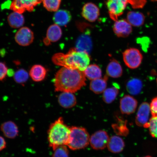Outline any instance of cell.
<instances>
[{
	"instance_id": "6da1fadb",
	"label": "cell",
	"mask_w": 157,
	"mask_h": 157,
	"mask_svg": "<svg viewBox=\"0 0 157 157\" xmlns=\"http://www.w3.org/2000/svg\"><path fill=\"white\" fill-rule=\"evenodd\" d=\"M86 78L83 71L63 67L55 75V91L75 93L86 85Z\"/></svg>"
},
{
	"instance_id": "7a4b0ae2",
	"label": "cell",
	"mask_w": 157,
	"mask_h": 157,
	"mask_svg": "<svg viewBox=\"0 0 157 157\" xmlns=\"http://www.w3.org/2000/svg\"><path fill=\"white\" fill-rule=\"evenodd\" d=\"M52 60L56 65L83 72L89 65L91 58L87 52L78 51L75 48L71 49L66 54H55Z\"/></svg>"
},
{
	"instance_id": "3957f363",
	"label": "cell",
	"mask_w": 157,
	"mask_h": 157,
	"mask_svg": "<svg viewBox=\"0 0 157 157\" xmlns=\"http://www.w3.org/2000/svg\"><path fill=\"white\" fill-rule=\"evenodd\" d=\"M71 132V127L65 123L60 117L50 125L48 131L49 146L54 150L57 147L67 145Z\"/></svg>"
},
{
	"instance_id": "277c9868",
	"label": "cell",
	"mask_w": 157,
	"mask_h": 157,
	"mask_svg": "<svg viewBox=\"0 0 157 157\" xmlns=\"http://www.w3.org/2000/svg\"><path fill=\"white\" fill-rule=\"evenodd\" d=\"M90 136L86 129L80 127H71V132L67 146L72 150L85 148L90 143Z\"/></svg>"
},
{
	"instance_id": "5b68a950",
	"label": "cell",
	"mask_w": 157,
	"mask_h": 157,
	"mask_svg": "<svg viewBox=\"0 0 157 157\" xmlns=\"http://www.w3.org/2000/svg\"><path fill=\"white\" fill-rule=\"evenodd\" d=\"M124 62L129 68L134 69L140 65L142 61L143 57L138 49L130 48L127 49L123 52Z\"/></svg>"
},
{
	"instance_id": "8992f818",
	"label": "cell",
	"mask_w": 157,
	"mask_h": 157,
	"mask_svg": "<svg viewBox=\"0 0 157 157\" xmlns=\"http://www.w3.org/2000/svg\"><path fill=\"white\" fill-rule=\"evenodd\" d=\"M42 2V0H13L10 9L13 11L23 14L25 12H32L35 7Z\"/></svg>"
},
{
	"instance_id": "52a82bcc",
	"label": "cell",
	"mask_w": 157,
	"mask_h": 157,
	"mask_svg": "<svg viewBox=\"0 0 157 157\" xmlns=\"http://www.w3.org/2000/svg\"><path fill=\"white\" fill-rule=\"evenodd\" d=\"M128 3V0H107L106 5L110 18L114 21H117L123 14Z\"/></svg>"
},
{
	"instance_id": "ba28073f",
	"label": "cell",
	"mask_w": 157,
	"mask_h": 157,
	"mask_svg": "<svg viewBox=\"0 0 157 157\" xmlns=\"http://www.w3.org/2000/svg\"><path fill=\"white\" fill-rule=\"evenodd\" d=\"M109 137L108 133L104 130L96 131L90 137V143L94 150H102L107 147Z\"/></svg>"
},
{
	"instance_id": "9c48e42d",
	"label": "cell",
	"mask_w": 157,
	"mask_h": 157,
	"mask_svg": "<svg viewBox=\"0 0 157 157\" xmlns=\"http://www.w3.org/2000/svg\"><path fill=\"white\" fill-rule=\"evenodd\" d=\"M34 33L28 27H23L16 33L15 40L17 44L23 47L28 46L34 42Z\"/></svg>"
},
{
	"instance_id": "30bf717a",
	"label": "cell",
	"mask_w": 157,
	"mask_h": 157,
	"mask_svg": "<svg viewBox=\"0 0 157 157\" xmlns=\"http://www.w3.org/2000/svg\"><path fill=\"white\" fill-rule=\"evenodd\" d=\"M150 112V105L148 103L144 102L141 104L135 119V123L137 126L148 128Z\"/></svg>"
},
{
	"instance_id": "8fae6325",
	"label": "cell",
	"mask_w": 157,
	"mask_h": 157,
	"mask_svg": "<svg viewBox=\"0 0 157 157\" xmlns=\"http://www.w3.org/2000/svg\"><path fill=\"white\" fill-rule=\"evenodd\" d=\"M137 101L134 98L129 95L123 97L120 102V109L123 114L130 115L136 111Z\"/></svg>"
},
{
	"instance_id": "7c38bea8",
	"label": "cell",
	"mask_w": 157,
	"mask_h": 157,
	"mask_svg": "<svg viewBox=\"0 0 157 157\" xmlns=\"http://www.w3.org/2000/svg\"><path fill=\"white\" fill-rule=\"evenodd\" d=\"M113 31L117 36L126 38L132 32V25L126 20H117L114 24Z\"/></svg>"
},
{
	"instance_id": "4fadbf2b",
	"label": "cell",
	"mask_w": 157,
	"mask_h": 157,
	"mask_svg": "<svg viewBox=\"0 0 157 157\" xmlns=\"http://www.w3.org/2000/svg\"><path fill=\"white\" fill-rule=\"evenodd\" d=\"M99 15V8L93 3L90 2L86 3L82 8V17L90 22H93L97 20Z\"/></svg>"
},
{
	"instance_id": "5bb4252c",
	"label": "cell",
	"mask_w": 157,
	"mask_h": 157,
	"mask_svg": "<svg viewBox=\"0 0 157 157\" xmlns=\"http://www.w3.org/2000/svg\"><path fill=\"white\" fill-rule=\"evenodd\" d=\"M62 31L59 25L54 24L48 27L47 31L46 37L44 40V44L48 46L52 43L57 42L61 38Z\"/></svg>"
},
{
	"instance_id": "9a60e30c",
	"label": "cell",
	"mask_w": 157,
	"mask_h": 157,
	"mask_svg": "<svg viewBox=\"0 0 157 157\" xmlns=\"http://www.w3.org/2000/svg\"><path fill=\"white\" fill-rule=\"evenodd\" d=\"M59 104L65 109H70L75 106L77 103L76 98L72 93L62 92L58 98Z\"/></svg>"
},
{
	"instance_id": "2e32d148",
	"label": "cell",
	"mask_w": 157,
	"mask_h": 157,
	"mask_svg": "<svg viewBox=\"0 0 157 157\" xmlns=\"http://www.w3.org/2000/svg\"><path fill=\"white\" fill-rule=\"evenodd\" d=\"M125 147V143L121 137L114 135L109 138L107 145L110 152L117 154L122 151Z\"/></svg>"
},
{
	"instance_id": "e0dca14e",
	"label": "cell",
	"mask_w": 157,
	"mask_h": 157,
	"mask_svg": "<svg viewBox=\"0 0 157 157\" xmlns=\"http://www.w3.org/2000/svg\"><path fill=\"white\" fill-rule=\"evenodd\" d=\"M1 129L5 136L8 138L14 139L18 135V128L12 121H7L3 123L1 125Z\"/></svg>"
},
{
	"instance_id": "ac0fdd59",
	"label": "cell",
	"mask_w": 157,
	"mask_h": 157,
	"mask_svg": "<svg viewBox=\"0 0 157 157\" xmlns=\"http://www.w3.org/2000/svg\"><path fill=\"white\" fill-rule=\"evenodd\" d=\"M71 18V15L69 11L66 10H60L55 13L53 20L55 24L63 26L67 25Z\"/></svg>"
},
{
	"instance_id": "d6986e66",
	"label": "cell",
	"mask_w": 157,
	"mask_h": 157,
	"mask_svg": "<svg viewBox=\"0 0 157 157\" xmlns=\"http://www.w3.org/2000/svg\"><path fill=\"white\" fill-rule=\"evenodd\" d=\"M47 70L44 66L40 64H35L30 69L29 75L33 81L40 82L46 78Z\"/></svg>"
},
{
	"instance_id": "ffe728a7",
	"label": "cell",
	"mask_w": 157,
	"mask_h": 157,
	"mask_svg": "<svg viewBox=\"0 0 157 157\" xmlns=\"http://www.w3.org/2000/svg\"><path fill=\"white\" fill-rule=\"evenodd\" d=\"M108 77L107 75H105L103 78L91 80L90 85V90L96 94L103 93L106 89Z\"/></svg>"
},
{
	"instance_id": "44dd1931",
	"label": "cell",
	"mask_w": 157,
	"mask_h": 157,
	"mask_svg": "<svg viewBox=\"0 0 157 157\" xmlns=\"http://www.w3.org/2000/svg\"><path fill=\"white\" fill-rule=\"evenodd\" d=\"M106 74L108 76L115 78L120 77L122 75V68L117 61L115 59L111 60L107 66Z\"/></svg>"
},
{
	"instance_id": "7402d4cb",
	"label": "cell",
	"mask_w": 157,
	"mask_h": 157,
	"mask_svg": "<svg viewBox=\"0 0 157 157\" xmlns=\"http://www.w3.org/2000/svg\"><path fill=\"white\" fill-rule=\"evenodd\" d=\"M7 21L12 28L17 29L23 26L25 22V19L22 14L13 11L8 16Z\"/></svg>"
},
{
	"instance_id": "603a6c76",
	"label": "cell",
	"mask_w": 157,
	"mask_h": 157,
	"mask_svg": "<svg viewBox=\"0 0 157 157\" xmlns=\"http://www.w3.org/2000/svg\"><path fill=\"white\" fill-rule=\"evenodd\" d=\"M127 21L132 26L140 27L144 24L145 17L142 13L129 11L127 16Z\"/></svg>"
},
{
	"instance_id": "cb8c5ba5",
	"label": "cell",
	"mask_w": 157,
	"mask_h": 157,
	"mask_svg": "<svg viewBox=\"0 0 157 157\" xmlns=\"http://www.w3.org/2000/svg\"><path fill=\"white\" fill-rule=\"evenodd\" d=\"M83 72L86 77L91 80L101 77V69L96 64L89 65Z\"/></svg>"
},
{
	"instance_id": "d4e9b609",
	"label": "cell",
	"mask_w": 157,
	"mask_h": 157,
	"mask_svg": "<svg viewBox=\"0 0 157 157\" xmlns=\"http://www.w3.org/2000/svg\"><path fill=\"white\" fill-rule=\"evenodd\" d=\"M128 92L132 95H137L140 93L143 88L142 81L137 78H133L129 80L126 84Z\"/></svg>"
},
{
	"instance_id": "484cf974",
	"label": "cell",
	"mask_w": 157,
	"mask_h": 157,
	"mask_svg": "<svg viewBox=\"0 0 157 157\" xmlns=\"http://www.w3.org/2000/svg\"><path fill=\"white\" fill-rule=\"evenodd\" d=\"M91 47V40L90 37L87 35H84L78 39L75 48L78 51L85 52L88 53V52Z\"/></svg>"
},
{
	"instance_id": "4316f807",
	"label": "cell",
	"mask_w": 157,
	"mask_h": 157,
	"mask_svg": "<svg viewBox=\"0 0 157 157\" xmlns=\"http://www.w3.org/2000/svg\"><path fill=\"white\" fill-rule=\"evenodd\" d=\"M118 93L119 89L117 87L106 88L103 93V100L105 103L110 104L114 101Z\"/></svg>"
},
{
	"instance_id": "83f0119b",
	"label": "cell",
	"mask_w": 157,
	"mask_h": 157,
	"mask_svg": "<svg viewBox=\"0 0 157 157\" xmlns=\"http://www.w3.org/2000/svg\"><path fill=\"white\" fill-rule=\"evenodd\" d=\"M62 0H42L44 7L47 11L55 12L58 10Z\"/></svg>"
},
{
	"instance_id": "f1b7e54d",
	"label": "cell",
	"mask_w": 157,
	"mask_h": 157,
	"mask_svg": "<svg viewBox=\"0 0 157 157\" xmlns=\"http://www.w3.org/2000/svg\"><path fill=\"white\" fill-rule=\"evenodd\" d=\"M29 74L24 69H20L15 72L13 76L15 81L18 84H23L28 80Z\"/></svg>"
},
{
	"instance_id": "f546056e",
	"label": "cell",
	"mask_w": 157,
	"mask_h": 157,
	"mask_svg": "<svg viewBox=\"0 0 157 157\" xmlns=\"http://www.w3.org/2000/svg\"><path fill=\"white\" fill-rule=\"evenodd\" d=\"M52 157H69V153L66 145L59 146L55 149Z\"/></svg>"
},
{
	"instance_id": "4dcf8cb0",
	"label": "cell",
	"mask_w": 157,
	"mask_h": 157,
	"mask_svg": "<svg viewBox=\"0 0 157 157\" xmlns=\"http://www.w3.org/2000/svg\"><path fill=\"white\" fill-rule=\"evenodd\" d=\"M148 128L152 137L157 138V116H152L150 119Z\"/></svg>"
},
{
	"instance_id": "1f68e13d",
	"label": "cell",
	"mask_w": 157,
	"mask_h": 157,
	"mask_svg": "<svg viewBox=\"0 0 157 157\" xmlns=\"http://www.w3.org/2000/svg\"><path fill=\"white\" fill-rule=\"evenodd\" d=\"M133 8H142L146 3V0H128Z\"/></svg>"
},
{
	"instance_id": "d6a6232c",
	"label": "cell",
	"mask_w": 157,
	"mask_h": 157,
	"mask_svg": "<svg viewBox=\"0 0 157 157\" xmlns=\"http://www.w3.org/2000/svg\"><path fill=\"white\" fill-rule=\"evenodd\" d=\"M8 68L4 63L0 62V81L5 79L7 75Z\"/></svg>"
},
{
	"instance_id": "836d02e7",
	"label": "cell",
	"mask_w": 157,
	"mask_h": 157,
	"mask_svg": "<svg viewBox=\"0 0 157 157\" xmlns=\"http://www.w3.org/2000/svg\"><path fill=\"white\" fill-rule=\"evenodd\" d=\"M151 112L152 116H157V97L153 99L150 105Z\"/></svg>"
},
{
	"instance_id": "e575fe53",
	"label": "cell",
	"mask_w": 157,
	"mask_h": 157,
	"mask_svg": "<svg viewBox=\"0 0 157 157\" xmlns=\"http://www.w3.org/2000/svg\"><path fill=\"white\" fill-rule=\"evenodd\" d=\"M6 147V143L4 138L0 136V151L5 149Z\"/></svg>"
},
{
	"instance_id": "d590c367",
	"label": "cell",
	"mask_w": 157,
	"mask_h": 157,
	"mask_svg": "<svg viewBox=\"0 0 157 157\" xmlns=\"http://www.w3.org/2000/svg\"><path fill=\"white\" fill-rule=\"evenodd\" d=\"M144 157H152V156H145Z\"/></svg>"
},
{
	"instance_id": "8d00e7d4",
	"label": "cell",
	"mask_w": 157,
	"mask_h": 157,
	"mask_svg": "<svg viewBox=\"0 0 157 157\" xmlns=\"http://www.w3.org/2000/svg\"><path fill=\"white\" fill-rule=\"evenodd\" d=\"M151 1H157V0H151Z\"/></svg>"
},
{
	"instance_id": "74e56055",
	"label": "cell",
	"mask_w": 157,
	"mask_h": 157,
	"mask_svg": "<svg viewBox=\"0 0 157 157\" xmlns=\"http://www.w3.org/2000/svg\"></svg>"
},
{
	"instance_id": "f35d334b",
	"label": "cell",
	"mask_w": 157,
	"mask_h": 157,
	"mask_svg": "<svg viewBox=\"0 0 157 157\" xmlns=\"http://www.w3.org/2000/svg\"></svg>"
}]
</instances>
